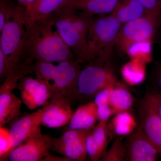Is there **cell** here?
<instances>
[{"label":"cell","mask_w":161,"mask_h":161,"mask_svg":"<svg viewBox=\"0 0 161 161\" xmlns=\"http://www.w3.org/2000/svg\"><path fill=\"white\" fill-rule=\"evenodd\" d=\"M149 14L161 16V0H139Z\"/></svg>","instance_id":"f1b7e54d"},{"label":"cell","mask_w":161,"mask_h":161,"mask_svg":"<svg viewBox=\"0 0 161 161\" xmlns=\"http://www.w3.org/2000/svg\"><path fill=\"white\" fill-rule=\"evenodd\" d=\"M98 120L97 106L94 101L81 105L78 108L68 124V129L91 130L95 127Z\"/></svg>","instance_id":"2e32d148"},{"label":"cell","mask_w":161,"mask_h":161,"mask_svg":"<svg viewBox=\"0 0 161 161\" xmlns=\"http://www.w3.org/2000/svg\"><path fill=\"white\" fill-rule=\"evenodd\" d=\"M27 27L26 6L19 4L12 6L7 14L5 25L0 31V49L7 64L6 78L24 58Z\"/></svg>","instance_id":"3957f363"},{"label":"cell","mask_w":161,"mask_h":161,"mask_svg":"<svg viewBox=\"0 0 161 161\" xmlns=\"http://www.w3.org/2000/svg\"><path fill=\"white\" fill-rule=\"evenodd\" d=\"M109 131L110 129L107 122H99V123L94 127L92 130L95 140L103 155L106 152L108 143Z\"/></svg>","instance_id":"d4e9b609"},{"label":"cell","mask_w":161,"mask_h":161,"mask_svg":"<svg viewBox=\"0 0 161 161\" xmlns=\"http://www.w3.org/2000/svg\"><path fill=\"white\" fill-rule=\"evenodd\" d=\"M60 37L81 62H86L87 36L92 18L66 3L49 16Z\"/></svg>","instance_id":"7a4b0ae2"},{"label":"cell","mask_w":161,"mask_h":161,"mask_svg":"<svg viewBox=\"0 0 161 161\" xmlns=\"http://www.w3.org/2000/svg\"><path fill=\"white\" fill-rule=\"evenodd\" d=\"M43 161H69V159L66 158L63 156L57 157L55 156H52L50 154L47 156L46 157L43 159Z\"/></svg>","instance_id":"836d02e7"},{"label":"cell","mask_w":161,"mask_h":161,"mask_svg":"<svg viewBox=\"0 0 161 161\" xmlns=\"http://www.w3.org/2000/svg\"><path fill=\"white\" fill-rule=\"evenodd\" d=\"M134 103V98L122 84L116 82L112 88L109 104L115 113L128 111Z\"/></svg>","instance_id":"ffe728a7"},{"label":"cell","mask_w":161,"mask_h":161,"mask_svg":"<svg viewBox=\"0 0 161 161\" xmlns=\"http://www.w3.org/2000/svg\"><path fill=\"white\" fill-rule=\"evenodd\" d=\"M70 102L63 95L52 94L47 103L41 109V125L53 129L68 124L73 114Z\"/></svg>","instance_id":"8fae6325"},{"label":"cell","mask_w":161,"mask_h":161,"mask_svg":"<svg viewBox=\"0 0 161 161\" xmlns=\"http://www.w3.org/2000/svg\"><path fill=\"white\" fill-rule=\"evenodd\" d=\"M154 82L156 92L154 93L161 96V63L158 65L154 75Z\"/></svg>","instance_id":"d6a6232c"},{"label":"cell","mask_w":161,"mask_h":161,"mask_svg":"<svg viewBox=\"0 0 161 161\" xmlns=\"http://www.w3.org/2000/svg\"><path fill=\"white\" fill-rule=\"evenodd\" d=\"M24 55L34 61L53 63L77 58L60 37L49 16L28 25Z\"/></svg>","instance_id":"6da1fadb"},{"label":"cell","mask_w":161,"mask_h":161,"mask_svg":"<svg viewBox=\"0 0 161 161\" xmlns=\"http://www.w3.org/2000/svg\"><path fill=\"white\" fill-rule=\"evenodd\" d=\"M111 131L116 135L123 136L130 135L135 130L136 121L134 116L128 111L118 112L115 114L109 125Z\"/></svg>","instance_id":"44dd1931"},{"label":"cell","mask_w":161,"mask_h":161,"mask_svg":"<svg viewBox=\"0 0 161 161\" xmlns=\"http://www.w3.org/2000/svg\"><path fill=\"white\" fill-rule=\"evenodd\" d=\"M126 159V150L122 136L116 139L109 150L100 159L101 161H124Z\"/></svg>","instance_id":"cb8c5ba5"},{"label":"cell","mask_w":161,"mask_h":161,"mask_svg":"<svg viewBox=\"0 0 161 161\" xmlns=\"http://www.w3.org/2000/svg\"><path fill=\"white\" fill-rule=\"evenodd\" d=\"M12 150L9 130L0 127V160L4 161Z\"/></svg>","instance_id":"4316f807"},{"label":"cell","mask_w":161,"mask_h":161,"mask_svg":"<svg viewBox=\"0 0 161 161\" xmlns=\"http://www.w3.org/2000/svg\"><path fill=\"white\" fill-rule=\"evenodd\" d=\"M158 43L161 47V40H159L158 42Z\"/></svg>","instance_id":"8d00e7d4"},{"label":"cell","mask_w":161,"mask_h":161,"mask_svg":"<svg viewBox=\"0 0 161 161\" xmlns=\"http://www.w3.org/2000/svg\"><path fill=\"white\" fill-rule=\"evenodd\" d=\"M93 130L90 131L86 139V150L87 155L89 157L91 160L100 161V159L102 158L103 155L101 152L98 144L96 143L92 133Z\"/></svg>","instance_id":"484cf974"},{"label":"cell","mask_w":161,"mask_h":161,"mask_svg":"<svg viewBox=\"0 0 161 161\" xmlns=\"http://www.w3.org/2000/svg\"><path fill=\"white\" fill-rule=\"evenodd\" d=\"M89 63L79 74L76 99L94 98L101 90L117 82L109 63H102L97 60Z\"/></svg>","instance_id":"5b68a950"},{"label":"cell","mask_w":161,"mask_h":161,"mask_svg":"<svg viewBox=\"0 0 161 161\" xmlns=\"http://www.w3.org/2000/svg\"><path fill=\"white\" fill-rule=\"evenodd\" d=\"M116 114L110 104L97 106V114L99 122H107L110 117Z\"/></svg>","instance_id":"f546056e"},{"label":"cell","mask_w":161,"mask_h":161,"mask_svg":"<svg viewBox=\"0 0 161 161\" xmlns=\"http://www.w3.org/2000/svg\"><path fill=\"white\" fill-rule=\"evenodd\" d=\"M22 99L12 92H0V127L21 115Z\"/></svg>","instance_id":"ac0fdd59"},{"label":"cell","mask_w":161,"mask_h":161,"mask_svg":"<svg viewBox=\"0 0 161 161\" xmlns=\"http://www.w3.org/2000/svg\"><path fill=\"white\" fill-rule=\"evenodd\" d=\"M151 47V41L136 42L129 47L126 53L131 60H139L146 64L152 59Z\"/></svg>","instance_id":"603a6c76"},{"label":"cell","mask_w":161,"mask_h":161,"mask_svg":"<svg viewBox=\"0 0 161 161\" xmlns=\"http://www.w3.org/2000/svg\"><path fill=\"white\" fill-rule=\"evenodd\" d=\"M7 75V64L6 58L0 49V78L1 80L6 79Z\"/></svg>","instance_id":"1f68e13d"},{"label":"cell","mask_w":161,"mask_h":161,"mask_svg":"<svg viewBox=\"0 0 161 161\" xmlns=\"http://www.w3.org/2000/svg\"><path fill=\"white\" fill-rule=\"evenodd\" d=\"M4 0H1L0 3V31L3 29L6 23V17L9 9L12 7Z\"/></svg>","instance_id":"4dcf8cb0"},{"label":"cell","mask_w":161,"mask_h":161,"mask_svg":"<svg viewBox=\"0 0 161 161\" xmlns=\"http://www.w3.org/2000/svg\"><path fill=\"white\" fill-rule=\"evenodd\" d=\"M161 98L156 93H147L141 102L139 109L141 126L161 156V118L159 112Z\"/></svg>","instance_id":"52a82bcc"},{"label":"cell","mask_w":161,"mask_h":161,"mask_svg":"<svg viewBox=\"0 0 161 161\" xmlns=\"http://www.w3.org/2000/svg\"><path fill=\"white\" fill-rule=\"evenodd\" d=\"M122 0H70L68 3L82 14L90 17L112 13Z\"/></svg>","instance_id":"9a60e30c"},{"label":"cell","mask_w":161,"mask_h":161,"mask_svg":"<svg viewBox=\"0 0 161 161\" xmlns=\"http://www.w3.org/2000/svg\"><path fill=\"white\" fill-rule=\"evenodd\" d=\"M41 109L17 118L9 130L12 150L41 132Z\"/></svg>","instance_id":"5bb4252c"},{"label":"cell","mask_w":161,"mask_h":161,"mask_svg":"<svg viewBox=\"0 0 161 161\" xmlns=\"http://www.w3.org/2000/svg\"><path fill=\"white\" fill-rule=\"evenodd\" d=\"M93 129L86 130L68 129L58 138L53 137L52 150L71 161L85 160L87 156L86 139Z\"/></svg>","instance_id":"9c48e42d"},{"label":"cell","mask_w":161,"mask_h":161,"mask_svg":"<svg viewBox=\"0 0 161 161\" xmlns=\"http://www.w3.org/2000/svg\"><path fill=\"white\" fill-rule=\"evenodd\" d=\"M53 137L38 133L11 150L4 161H39L50 154Z\"/></svg>","instance_id":"30bf717a"},{"label":"cell","mask_w":161,"mask_h":161,"mask_svg":"<svg viewBox=\"0 0 161 161\" xmlns=\"http://www.w3.org/2000/svg\"><path fill=\"white\" fill-rule=\"evenodd\" d=\"M122 25L112 14L92 18L88 32L86 62L109 63Z\"/></svg>","instance_id":"277c9868"},{"label":"cell","mask_w":161,"mask_h":161,"mask_svg":"<svg viewBox=\"0 0 161 161\" xmlns=\"http://www.w3.org/2000/svg\"></svg>","instance_id":"74e56055"},{"label":"cell","mask_w":161,"mask_h":161,"mask_svg":"<svg viewBox=\"0 0 161 161\" xmlns=\"http://www.w3.org/2000/svg\"><path fill=\"white\" fill-rule=\"evenodd\" d=\"M80 63L77 58H74L58 63L51 82L52 94H60L70 101L75 99L81 71Z\"/></svg>","instance_id":"ba28073f"},{"label":"cell","mask_w":161,"mask_h":161,"mask_svg":"<svg viewBox=\"0 0 161 161\" xmlns=\"http://www.w3.org/2000/svg\"><path fill=\"white\" fill-rule=\"evenodd\" d=\"M161 25L160 17L147 14L122 25L115 47L119 51L126 53L132 43L152 41Z\"/></svg>","instance_id":"8992f818"},{"label":"cell","mask_w":161,"mask_h":161,"mask_svg":"<svg viewBox=\"0 0 161 161\" xmlns=\"http://www.w3.org/2000/svg\"><path fill=\"white\" fill-rule=\"evenodd\" d=\"M115 83L104 88L95 95L94 97V102L97 106L109 104L111 92Z\"/></svg>","instance_id":"83f0119b"},{"label":"cell","mask_w":161,"mask_h":161,"mask_svg":"<svg viewBox=\"0 0 161 161\" xmlns=\"http://www.w3.org/2000/svg\"><path fill=\"white\" fill-rule=\"evenodd\" d=\"M70 0H36L26 7L27 24L46 19Z\"/></svg>","instance_id":"e0dca14e"},{"label":"cell","mask_w":161,"mask_h":161,"mask_svg":"<svg viewBox=\"0 0 161 161\" xmlns=\"http://www.w3.org/2000/svg\"><path fill=\"white\" fill-rule=\"evenodd\" d=\"M147 14V10L139 0H122L111 14L123 25Z\"/></svg>","instance_id":"d6986e66"},{"label":"cell","mask_w":161,"mask_h":161,"mask_svg":"<svg viewBox=\"0 0 161 161\" xmlns=\"http://www.w3.org/2000/svg\"><path fill=\"white\" fill-rule=\"evenodd\" d=\"M159 114L161 118V98L160 100L159 103Z\"/></svg>","instance_id":"d590c367"},{"label":"cell","mask_w":161,"mask_h":161,"mask_svg":"<svg viewBox=\"0 0 161 161\" xmlns=\"http://www.w3.org/2000/svg\"><path fill=\"white\" fill-rule=\"evenodd\" d=\"M19 4L26 6H29L30 4L33 3L36 0H17Z\"/></svg>","instance_id":"e575fe53"},{"label":"cell","mask_w":161,"mask_h":161,"mask_svg":"<svg viewBox=\"0 0 161 161\" xmlns=\"http://www.w3.org/2000/svg\"><path fill=\"white\" fill-rule=\"evenodd\" d=\"M146 64L136 60H131L125 64L121 69L124 80L132 86L140 84L146 78Z\"/></svg>","instance_id":"7402d4cb"},{"label":"cell","mask_w":161,"mask_h":161,"mask_svg":"<svg viewBox=\"0 0 161 161\" xmlns=\"http://www.w3.org/2000/svg\"><path fill=\"white\" fill-rule=\"evenodd\" d=\"M126 150V159L130 161H154L160 155L141 125L129 135Z\"/></svg>","instance_id":"4fadbf2b"},{"label":"cell","mask_w":161,"mask_h":161,"mask_svg":"<svg viewBox=\"0 0 161 161\" xmlns=\"http://www.w3.org/2000/svg\"><path fill=\"white\" fill-rule=\"evenodd\" d=\"M51 86L28 75L20 79L17 88L23 103L31 111L47 103L52 95Z\"/></svg>","instance_id":"7c38bea8"}]
</instances>
